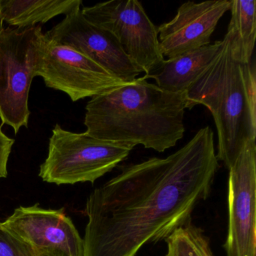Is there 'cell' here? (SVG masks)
Returning <instances> with one entry per match:
<instances>
[{"instance_id":"obj_3","label":"cell","mask_w":256,"mask_h":256,"mask_svg":"<svg viewBox=\"0 0 256 256\" xmlns=\"http://www.w3.org/2000/svg\"><path fill=\"white\" fill-rule=\"evenodd\" d=\"M218 56L186 92V108L209 109L218 136V161L228 168L245 144L256 140V66L234 58L227 34Z\"/></svg>"},{"instance_id":"obj_11","label":"cell","mask_w":256,"mask_h":256,"mask_svg":"<svg viewBox=\"0 0 256 256\" xmlns=\"http://www.w3.org/2000/svg\"><path fill=\"white\" fill-rule=\"evenodd\" d=\"M2 223L34 248L56 247L72 256H83V239L64 209L46 210L38 204L19 206Z\"/></svg>"},{"instance_id":"obj_7","label":"cell","mask_w":256,"mask_h":256,"mask_svg":"<svg viewBox=\"0 0 256 256\" xmlns=\"http://www.w3.org/2000/svg\"><path fill=\"white\" fill-rule=\"evenodd\" d=\"M228 228L226 256H256V144H245L228 168Z\"/></svg>"},{"instance_id":"obj_6","label":"cell","mask_w":256,"mask_h":256,"mask_svg":"<svg viewBox=\"0 0 256 256\" xmlns=\"http://www.w3.org/2000/svg\"><path fill=\"white\" fill-rule=\"evenodd\" d=\"M82 12L86 20L113 34L145 76L154 74L164 62L157 28L138 0H110L84 7Z\"/></svg>"},{"instance_id":"obj_4","label":"cell","mask_w":256,"mask_h":256,"mask_svg":"<svg viewBox=\"0 0 256 256\" xmlns=\"http://www.w3.org/2000/svg\"><path fill=\"white\" fill-rule=\"evenodd\" d=\"M47 48L42 26L0 28V119L17 134L28 128L29 95Z\"/></svg>"},{"instance_id":"obj_16","label":"cell","mask_w":256,"mask_h":256,"mask_svg":"<svg viewBox=\"0 0 256 256\" xmlns=\"http://www.w3.org/2000/svg\"><path fill=\"white\" fill-rule=\"evenodd\" d=\"M0 256H36L35 248L0 222Z\"/></svg>"},{"instance_id":"obj_9","label":"cell","mask_w":256,"mask_h":256,"mask_svg":"<svg viewBox=\"0 0 256 256\" xmlns=\"http://www.w3.org/2000/svg\"><path fill=\"white\" fill-rule=\"evenodd\" d=\"M44 36L56 44L83 54L125 83L134 82L142 72L114 36L86 20L80 8L66 16Z\"/></svg>"},{"instance_id":"obj_18","label":"cell","mask_w":256,"mask_h":256,"mask_svg":"<svg viewBox=\"0 0 256 256\" xmlns=\"http://www.w3.org/2000/svg\"><path fill=\"white\" fill-rule=\"evenodd\" d=\"M35 253L36 256H72L65 250L56 247L35 248Z\"/></svg>"},{"instance_id":"obj_13","label":"cell","mask_w":256,"mask_h":256,"mask_svg":"<svg viewBox=\"0 0 256 256\" xmlns=\"http://www.w3.org/2000/svg\"><path fill=\"white\" fill-rule=\"evenodd\" d=\"M82 6V0H0V22L12 28H32Z\"/></svg>"},{"instance_id":"obj_1","label":"cell","mask_w":256,"mask_h":256,"mask_svg":"<svg viewBox=\"0 0 256 256\" xmlns=\"http://www.w3.org/2000/svg\"><path fill=\"white\" fill-rule=\"evenodd\" d=\"M220 168L210 126L167 158L122 166L86 204L83 256H136L192 220Z\"/></svg>"},{"instance_id":"obj_10","label":"cell","mask_w":256,"mask_h":256,"mask_svg":"<svg viewBox=\"0 0 256 256\" xmlns=\"http://www.w3.org/2000/svg\"><path fill=\"white\" fill-rule=\"evenodd\" d=\"M230 4L232 0H216L182 4L170 22L157 28L163 56L172 59L210 44L211 36Z\"/></svg>"},{"instance_id":"obj_8","label":"cell","mask_w":256,"mask_h":256,"mask_svg":"<svg viewBox=\"0 0 256 256\" xmlns=\"http://www.w3.org/2000/svg\"><path fill=\"white\" fill-rule=\"evenodd\" d=\"M38 76L46 86L65 92L72 102L92 98L126 84L83 54L48 40Z\"/></svg>"},{"instance_id":"obj_12","label":"cell","mask_w":256,"mask_h":256,"mask_svg":"<svg viewBox=\"0 0 256 256\" xmlns=\"http://www.w3.org/2000/svg\"><path fill=\"white\" fill-rule=\"evenodd\" d=\"M222 44V40L216 41L214 44L164 60L157 71L144 78L154 79L158 88L167 92H186L218 56Z\"/></svg>"},{"instance_id":"obj_5","label":"cell","mask_w":256,"mask_h":256,"mask_svg":"<svg viewBox=\"0 0 256 256\" xmlns=\"http://www.w3.org/2000/svg\"><path fill=\"white\" fill-rule=\"evenodd\" d=\"M134 146L100 140L67 131L56 124L49 140L48 154L40 166V176L56 185L90 182L113 170Z\"/></svg>"},{"instance_id":"obj_15","label":"cell","mask_w":256,"mask_h":256,"mask_svg":"<svg viewBox=\"0 0 256 256\" xmlns=\"http://www.w3.org/2000/svg\"><path fill=\"white\" fill-rule=\"evenodd\" d=\"M164 240L167 244L164 256H215L210 238L192 220L176 228Z\"/></svg>"},{"instance_id":"obj_14","label":"cell","mask_w":256,"mask_h":256,"mask_svg":"<svg viewBox=\"0 0 256 256\" xmlns=\"http://www.w3.org/2000/svg\"><path fill=\"white\" fill-rule=\"evenodd\" d=\"M230 20L227 35L234 58L250 64L252 58L256 36V0H232Z\"/></svg>"},{"instance_id":"obj_17","label":"cell","mask_w":256,"mask_h":256,"mask_svg":"<svg viewBox=\"0 0 256 256\" xmlns=\"http://www.w3.org/2000/svg\"><path fill=\"white\" fill-rule=\"evenodd\" d=\"M14 144V139L4 134L0 126V178L8 176V158Z\"/></svg>"},{"instance_id":"obj_2","label":"cell","mask_w":256,"mask_h":256,"mask_svg":"<svg viewBox=\"0 0 256 256\" xmlns=\"http://www.w3.org/2000/svg\"><path fill=\"white\" fill-rule=\"evenodd\" d=\"M185 110L186 92L163 90L144 76L91 98L86 106L85 132L100 140L163 152L184 137Z\"/></svg>"}]
</instances>
